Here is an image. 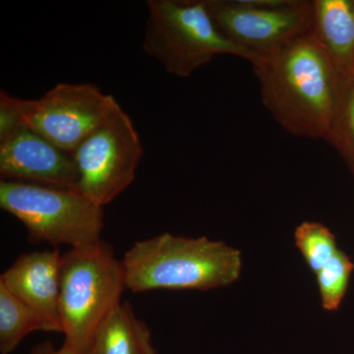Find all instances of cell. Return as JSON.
<instances>
[{
    "label": "cell",
    "instance_id": "12",
    "mask_svg": "<svg viewBox=\"0 0 354 354\" xmlns=\"http://www.w3.org/2000/svg\"><path fill=\"white\" fill-rule=\"evenodd\" d=\"M85 354H158L148 326L121 302L95 330Z\"/></svg>",
    "mask_w": 354,
    "mask_h": 354
},
{
    "label": "cell",
    "instance_id": "16",
    "mask_svg": "<svg viewBox=\"0 0 354 354\" xmlns=\"http://www.w3.org/2000/svg\"><path fill=\"white\" fill-rule=\"evenodd\" d=\"M328 141L333 142L354 158V79L342 93Z\"/></svg>",
    "mask_w": 354,
    "mask_h": 354
},
{
    "label": "cell",
    "instance_id": "7",
    "mask_svg": "<svg viewBox=\"0 0 354 354\" xmlns=\"http://www.w3.org/2000/svg\"><path fill=\"white\" fill-rule=\"evenodd\" d=\"M142 155L138 132L121 109L72 153L79 174L75 189L106 206L131 185Z\"/></svg>",
    "mask_w": 354,
    "mask_h": 354
},
{
    "label": "cell",
    "instance_id": "13",
    "mask_svg": "<svg viewBox=\"0 0 354 354\" xmlns=\"http://www.w3.org/2000/svg\"><path fill=\"white\" fill-rule=\"evenodd\" d=\"M48 332L44 321L0 283V353H12L28 335Z\"/></svg>",
    "mask_w": 354,
    "mask_h": 354
},
{
    "label": "cell",
    "instance_id": "9",
    "mask_svg": "<svg viewBox=\"0 0 354 354\" xmlns=\"http://www.w3.org/2000/svg\"><path fill=\"white\" fill-rule=\"evenodd\" d=\"M0 174L3 180L70 189L79 178L72 153L27 127L0 142Z\"/></svg>",
    "mask_w": 354,
    "mask_h": 354
},
{
    "label": "cell",
    "instance_id": "3",
    "mask_svg": "<svg viewBox=\"0 0 354 354\" xmlns=\"http://www.w3.org/2000/svg\"><path fill=\"white\" fill-rule=\"evenodd\" d=\"M125 290L121 261L108 242L101 239L64 254L59 312L64 346L85 354L95 330L121 304Z\"/></svg>",
    "mask_w": 354,
    "mask_h": 354
},
{
    "label": "cell",
    "instance_id": "4",
    "mask_svg": "<svg viewBox=\"0 0 354 354\" xmlns=\"http://www.w3.org/2000/svg\"><path fill=\"white\" fill-rule=\"evenodd\" d=\"M0 207L25 225L34 243L71 249L102 239L104 207L76 189L1 179Z\"/></svg>",
    "mask_w": 354,
    "mask_h": 354
},
{
    "label": "cell",
    "instance_id": "18",
    "mask_svg": "<svg viewBox=\"0 0 354 354\" xmlns=\"http://www.w3.org/2000/svg\"><path fill=\"white\" fill-rule=\"evenodd\" d=\"M31 354H75L64 344H62V348L57 349L50 342H46L41 344H37L32 349Z\"/></svg>",
    "mask_w": 354,
    "mask_h": 354
},
{
    "label": "cell",
    "instance_id": "6",
    "mask_svg": "<svg viewBox=\"0 0 354 354\" xmlns=\"http://www.w3.org/2000/svg\"><path fill=\"white\" fill-rule=\"evenodd\" d=\"M205 2L218 31L256 60L276 53L312 30L313 0Z\"/></svg>",
    "mask_w": 354,
    "mask_h": 354
},
{
    "label": "cell",
    "instance_id": "1",
    "mask_svg": "<svg viewBox=\"0 0 354 354\" xmlns=\"http://www.w3.org/2000/svg\"><path fill=\"white\" fill-rule=\"evenodd\" d=\"M252 65L277 122L295 136L328 141L344 86L311 32Z\"/></svg>",
    "mask_w": 354,
    "mask_h": 354
},
{
    "label": "cell",
    "instance_id": "11",
    "mask_svg": "<svg viewBox=\"0 0 354 354\" xmlns=\"http://www.w3.org/2000/svg\"><path fill=\"white\" fill-rule=\"evenodd\" d=\"M311 34L346 88L354 79V1L313 0Z\"/></svg>",
    "mask_w": 354,
    "mask_h": 354
},
{
    "label": "cell",
    "instance_id": "8",
    "mask_svg": "<svg viewBox=\"0 0 354 354\" xmlns=\"http://www.w3.org/2000/svg\"><path fill=\"white\" fill-rule=\"evenodd\" d=\"M120 109L93 84L59 83L41 99L27 100L26 127L72 153Z\"/></svg>",
    "mask_w": 354,
    "mask_h": 354
},
{
    "label": "cell",
    "instance_id": "17",
    "mask_svg": "<svg viewBox=\"0 0 354 354\" xmlns=\"http://www.w3.org/2000/svg\"><path fill=\"white\" fill-rule=\"evenodd\" d=\"M26 106L27 100L0 93V142L26 127Z\"/></svg>",
    "mask_w": 354,
    "mask_h": 354
},
{
    "label": "cell",
    "instance_id": "2",
    "mask_svg": "<svg viewBox=\"0 0 354 354\" xmlns=\"http://www.w3.org/2000/svg\"><path fill=\"white\" fill-rule=\"evenodd\" d=\"M127 290H209L232 285L242 270L241 251L207 237L158 234L135 242L121 260Z\"/></svg>",
    "mask_w": 354,
    "mask_h": 354
},
{
    "label": "cell",
    "instance_id": "10",
    "mask_svg": "<svg viewBox=\"0 0 354 354\" xmlns=\"http://www.w3.org/2000/svg\"><path fill=\"white\" fill-rule=\"evenodd\" d=\"M58 249L23 254L0 277L6 286L44 321L48 332L62 333Z\"/></svg>",
    "mask_w": 354,
    "mask_h": 354
},
{
    "label": "cell",
    "instance_id": "15",
    "mask_svg": "<svg viewBox=\"0 0 354 354\" xmlns=\"http://www.w3.org/2000/svg\"><path fill=\"white\" fill-rule=\"evenodd\" d=\"M353 269V263L348 256L339 249L329 262L317 272L321 304L326 311H335L341 306Z\"/></svg>",
    "mask_w": 354,
    "mask_h": 354
},
{
    "label": "cell",
    "instance_id": "14",
    "mask_svg": "<svg viewBox=\"0 0 354 354\" xmlns=\"http://www.w3.org/2000/svg\"><path fill=\"white\" fill-rule=\"evenodd\" d=\"M295 241L309 269L315 274L339 250L333 232L316 221H304L298 225Z\"/></svg>",
    "mask_w": 354,
    "mask_h": 354
},
{
    "label": "cell",
    "instance_id": "5",
    "mask_svg": "<svg viewBox=\"0 0 354 354\" xmlns=\"http://www.w3.org/2000/svg\"><path fill=\"white\" fill-rule=\"evenodd\" d=\"M143 48L171 75L187 78L218 55L256 58L216 29L205 0H149Z\"/></svg>",
    "mask_w": 354,
    "mask_h": 354
}]
</instances>
